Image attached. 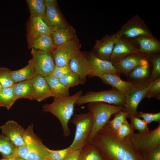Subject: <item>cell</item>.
I'll return each mask as SVG.
<instances>
[{
    "instance_id": "ffe728a7",
    "label": "cell",
    "mask_w": 160,
    "mask_h": 160,
    "mask_svg": "<svg viewBox=\"0 0 160 160\" xmlns=\"http://www.w3.org/2000/svg\"><path fill=\"white\" fill-rule=\"evenodd\" d=\"M145 58H148V57L139 53H134L127 56L113 65L120 74L127 76L130 72L139 66L142 60Z\"/></svg>"
},
{
    "instance_id": "c3c4849f",
    "label": "cell",
    "mask_w": 160,
    "mask_h": 160,
    "mask_svg": "<svg viewBox=\"0 0 160 160\" xmlns=\"http://www.w3.org/2000/svg\"><path fill=\"white\" fill-rule=\"evenodd\" d=\"M3 88L1 86L0 84V92L2 90Z\"/></svg>"
},
{
    "instance_id": "83f0119b",
    "label": "cell",
    "mask_w": 160,
    "mask_h": 160,
    "mask_svg": "<svg viewBox=\"0 0 160 160\" xmlns=\"http://www.w3.org/2000/svg\"><path fill=\"white\" fill-rule=\"evenodd\" d=\"M54 98L70 95L69 88L62 84L59 79L52 75L45 77Z\"/></svg>"
},
{
    "instance_id": "ee69618b",
    "label": "cell",
    "mask_w": 160,
    "mask_h": 160,
    "mask_svg": "<svg viewBox=\"0 0 160 160\" xmlns=\"http://www.w3.org/2000/svg\"><path fill=\"white\" fill-rule=\"evenodd\" d=\"M80 151L72 150L66 156L64 160H80Z\"/></svg>"
},
{
    "instance_id": "5bb4252c",
    "label": "cell",
    "mask_w": 160,
    "mask_h": 160,
    "mask_svg": "<svg viewBox=\"0 0 160 160\" xmlns=\"http://www.w3.org/2000/svg\"><path fill=\"white\" fill-rule=\"evenodd\" d=\"M139 53L138 48L127 40L117 38L110 57V62L113 65L131 54Z\"/></svg>"
},
{
    "instance_id": "e0dca14e",
    "label": "cell",
    "mask_w": 160,
    "mask_h": 160,
    "mask_svg": "<svg viewBox=\"0 0 160 160\" xmlns=\"http://www.w3.org/2000/svg\"><path fill=\"white\" fill-rule=\"evenodd\" d=\"M93 68V72L90 77L99 78L105 73H113L120 75L117 69L110 61L99 59L91 52L84 53Z\"/></svg>"
},
{
    "instance_id": "8fae6325",
    "label": "cell",
    "mask_w": 160,
    "mask_h": 160,
    "mask_svg": "<svg viewBox=\"0 0 160 160\" xmlns=\"http://www.w3.org/2000/svg\"><path fill=\"white\" fill-rule=\"evenodd\" d=\"M151 71L148 58L143 59L140 64L128 75L129 81L134 87L145 88L148 87L150 81Z\"/></svg>"
},
{
    "instance_id": "2e32d148",
    "label": "cell",
    "mask_w": 160,
    "mask_h": 160,
    "mask_svg": "<svg viewBox=\"0 0 160 160\" xmlns=\"http://www.w3.org/2000/svg\"><path fill=\"white\" fill-rule=\"evenodd\" d=\"M148 87L143 88L134 87L127 92L124 95V111L128 113V118L136 116L138 106L145 98Z\"/></svg>"
},
{
    "instance_id": "4316f807",
    "label": "cell",
    "mask_w": 160,
    "mask_h": 160,
    "mask_svg": "<svg viewBox=\"0 0 160 160\" xmlns=\"http://www.w3.org/2000/svg\"><path fill=\"white\" fill-rule=\"evenodd\" d=\"M10 75L15 84L32 80L37 75L31 59L25 67L19 70L11 71Z\"/></svg>"
},
{
    "instance_id": "52a82bcc",
    "label": "cell",
    "mask_w": 160,
    "mask_h": 160,
    "mask_svg": "<svg viewBox=\"0 0 160 160\" xmlns=\"http://www.w3.org/2000/svg\"><path fill=\"white\" fill-rule=\"evenodd\" d=\"M129 139L134 149L143 158L146 153L160 146V123L146 133H134Z\"/></svg>"
},
{
    "instance_id": "d6986e66",
    "label": "cell",
    "mask_w": 160,
    "mask_h": 160,
    "mask_svg": "<svg viewBox=\"0 0 160 160\" xmlns=\"http://www.w3.org/2000/svg\"><path fill=\"white\" fill-rule=\"evenodd\" d=\"M42 18L44 22L53 30L66 28L69 25L57 5L47 7L45 15Z\"/></svg>"
},
{
    "instance_id": "f35d334b",
    "label": "cell",
    "mask_w": 160,
    "mask_h": 160,
    "mask_svg": "<svg viewBox=\"0 0 160 160\" xmlns=\"http://www.w3.org/2000/svg\"><path fill=\"white\" fill-rule=\"evenodd\" d=\"M152 69L151 72L150 81H153L160 78V54L154 55L151 58Z\"/></svg>"
},
{
    "instance_id": "d4e9b609",
    "label": "cell",
    "mask_w": 160,
    "mask_h": 160,
    "mask_svg": "<svg viewBox=\"0 0 160 160\" xmlns=\"http://www.w3.org/2000/svg\"><path fill=\"white\" fill-rule=\"evenodd\" d=\"M53 42L57 47L62 45L77 37L76 30L69 25L65 28L54 30L51 33Z\"/></svg>"
},
{
    "instance_id": "4dcf8cb0",
    "label": "cell",
    "mask_w": 160,
    "mask_h": 160,
    "mask_svg": "<svg viewBox=\"0 0 160 160\" xmlns=\"http://www.w3.org/2000/svg\"><path fill=\"white\" fill-rule=\"evenodd\" d=\"M16 148L5 135H0V153L3 158L9 159L15 155Z\"/></svg>"
},
{
    "instance_id": "8d00e7d4",
    "label": "cell",
    "mask_w": 160,
    "mask_h": 160,
    "mask_svg": "<svg viewBox=\"0 0 160 160\" xmlns=\"http://www.w3.org/2000/svg\"><path fill=\"white\" fill-rule=\"evenodd\" d=\"M72 150L70 147L60 150L50 149L49 154L44 160H64L67 155Z\"/></svg>"
},
{
    "instance_id": "60d3db41",
    "label": "cell",
    "mask_w": 160,
    "mask_h": 160,
    "mask_svg": "<svg viewBox=\"0 0 160 160\" xmlns=\"http://www.w3.org/2000/svg\"><path fill=\"white\" fill-rule=\"evenodd\" d=\"M136 116L143 118L148 124L153 121L160 123V112L156 113H144L142 111L137 112Z\"/></svg>"
},
{
    "instance_id": "6da1fadb",
    "label": "cell",
    "mask_w": 160,
    "mask_h": 160,
    "mask_svg": "<svg viewBox=\"0 0 160 160\" xmlns=\"http://www.w3.org/2000/svg\"><path fill=\"white\" fill-rule=\"evenodd\" d=\"M89 143L95 145L106 160H143L133 148L129 137L120 139L107 124Z\"/></svg>"
},
{
    "instance_id": "484cf974",
    "label": "cell",
    "mask_w": 160,
    "mask_h": 160,
    "mask_svg": "<svg viewBox=\"0 0 160 160\" xmlns=\"http://www.w3.org/2000/svg\"><path fill=\"white\" fill-rule=\"evenodd\" d=\"M28 42L30 48L46 52H52L57 47L50 34L42 36Z\"/></svg>"
},
{
    "instance_id": "681fc988",
    "label": "cell",
    "mask_w": 160,
    "mask_h": 160,
    "mask_svg": "<svg viewBox=\"0 0 160 160\" xmlns=\"http://www.w3.org/2000/svg\"><path fill=\"white\" fill-rule=\"evenodd\" d=\"M0 160H9V159L7 158H3L2 159H0Z\"/></svg>"
},
{
    "instance_id": "cb8c5ba5",
    "label": "cell",
    "mask_w": 160,
    "mask_h": 160,
    "mask_svg": "<svg viewBox=\"0 0 160 160\" xmlns=\"http://www.w3.org/2000/svg\"><path fill=\"white\" fill-rule=\"evenodd\" d=\"M32 81L36 93L37 101L40 102L49 97H53L45 77L37 75L32 79Z\"/></svg>"
},
{
    "instance_id": "1f68e13d",
    "label": "cell",
    "mask_w": 160,
    "mask_h": 160,
    "mask_svg": "<svg viewBox=\"0 0 160 160\" xmlns=\"http://www.w3.org/2000/svg\"><path fill=\"white\" fill-rule=\"evenodd\" d=\"M31 13V17H43L45 15L46 7L43 0L26 1Z\"/></svg>"
},
{
    "instance_id": "9c48e42d",
    "label": "cell",
    "mask_w": 160,
    "mask_h": 160,
    "mask_svg": "<svg viewBox=\"0 0 160 160\" xmlns=\"http://www.w3.org/2000/svg\"><path fill=\"white\" fill-rule=\"evenodd\" d=\"M31 59L37 75L45 77L52 74L55 66L52 52L31 49Z\"/></svg>"
},
{
    "instance_id": "5b68a950",
    "label": "cell",
    "mask_w": 160,
    "mask_h": 160,
    "mask_svg": "<svg viewBox=\"0 0 160 160\" xmlns=\"http://www.w3.org/2000/svg\"><path fill=\"white\" fill-rule=\"evenodd\" d=\"M71 122L76 127L73 141L69 146L73 150L81 151L88 143L92 131L93 116L89 111L75 114Z\"/></svg>"
},
{
    "instance_id": "603a6c76",
    "label": "cell",
    "mask_w": 160,
    "mask_h": 160,
    "mask_svg": "<svg viewBox=\"0 0 160 160\" xmlns=\"http://www.w3.org/2000/svg\"><path fill=\"white\" fill-rule=\"evenodd\" d=\"M12 87L17 99L24 98L31 100H36V94L32 80L16 83Z\"/></svg>"
},
{
    "instance_id": "ba28073f",
    "label": "cell",
    "mask_w": 160,
    "mask_h": 160,
    "mask_svg": "<svg viewBox=\"0 0 160 160\" xmlns=\"http://www.w3.org/2000/svg\"><path fill=\"white\" fill-rule=\"evenodd\" d=\"M81 47L79 40L77 37L57 47L52 52L55 65L62 66L68 65L72 58L80 51Z\"/></svg>"
},
{
    "instance_id": "ac0fdd59",
    "label": "cell",
    "mask_w": 160,
    "mask_h": 160,
    "mask_svg": "<svg viewBox=\"0 0 160 160\" xmlns=\"http://www.w3.org/2000/svg\"><path fill=\"white\" fill-rule=\"evenodd\" d=\"M53 30L44 22L42 17H30L27 27L28 42L44 35L51 34Z\"/></svg>"
},
{
    "instance_id": "8992f818",
    "label": "cell",
    "mask_w": 160,
    "mask_h": 160,
    "mask_svg": "<svg viewBox=\"0 0 160 160\" xmlns=\"http://www.w3.org/2000/svg\"><path fill=\"white\" fill-rule=\"evenodd\" d=\"M95 102H103L124 107L125 99L124 95L115 88H112V89L108 90L88 91L77 99L75 104L80 106Z\"/></svg>"
},
{
    "instance_id": "e575fe53",
    "label": "cell",
    "mask_w": 160,
    "mask_h": 160,
    "mask_svg": "<svg viewBox=\"0 0 160 160\" xmlns=\"http://www.w3.org/2000/svg\"><path fill=\"white\" fill-rule=\"evenodd\" d=\"M11 71L6 68L0 67V84L3 88L12 87L15 84L11 77Z\"/></svg>"
},
{
    "instance_id": "f546056e",
    "label": "cell",
    "mask_w": 160,
    "mask_h": 160,
    "mask_svg": "<svg viewBox=\"0 0 160 160\" xmlns=\"http://www.w3.org/2000/svg\"><path fill=\"white\" fill-rule=\"evenodd\" d=\"M17 100L12 87L4 88L0 92V107L8 110Z\"/></svg>"
},
{
    "instance_id": "f6af8a7d",
    "label": "cell",
    "mask_w": 160,
    "mask_h": 160,
    "mask_svg": "<svg viewBox=\"0 0 160 160\" xmlns=\"http://www.w3.org/2000/svg\"><path fill=\"white\" fill-rule=\"evenodd\" d=\"M43 1L46 7L57 5V1L56 0H43Z\"/></svg>"
},
{
    "instance_id": "7bdbcfd3",
    "label": "cell",
    "mask_w": 160,
    "mask_h": 160,
    "mask_svg": "<svg viewBox=\"0 0 160 160\" xmlns=\"http://www.w3.org/2000/svg\"><path fill=\"white\" fill-rule=\"evenodd\" d=\"M143 159V160H160V146L146 153Z\"/></svg>"
},
{
    "instance_id": "9a60e30c",
    "label": "cell",
    "mask_w": 160,
    "mask_h": 160,
    "mask_svg": "<svg viewBox=\"0 0 160 160\" xmlns=\"http://www.w3.org/2000/svg\"><path fill=\"white\" fill-rule=\"evenodd\" d=\"M2 133L7 137L16 148L25 145V129L14 120H9L0 126Z\"/></svg>"
},
{
    "instance_id": "f1b7e54d",
    "label": "cell",
    "mask_w": 160,
    "mask_h": 160,
    "mask_svg": "<svg viewBox=\"0 0 160 160\" xmlns=\"http://www.w3.org/2000/svg\"><path fill=\"white\" fill-rule=\"evenodd\" d=\"M80 160H106L94 144L88 143L80 151Z\"/></svg>"
},
{
    "instance_id": "74e56055",
    "label": "cell",
    "mask_w": 160,
    "mask_h": 160,
    "mask_svg": "<svg viewBox=\"0 0 160 160\" xmlns=\"http://www.w3.org/2000/svg\"><path fill=\"white\" fill-rule=\"evenodd\" d=\"M130 118V124L133 130H137L141 134L146 133L149 131L147 124L143 120L136 116H132Z\"/></svg>"
},
{
    "instance_id": "7c38bea8",
    "label": "cell",
    "mask_w": 160,
    "mask_h": 160,
    "mask_svg": "<svg viewBox=\"0 0 160 160\" xmlns=\"http://www.w3.org/2000/svg\"><path fill=\"white\" fill-rule=\"evenodd\" d=\"M69 65L72 71L79 76L82 84L86 82L87 77H90L92 74V66L84 53L81 51L72 58Z\"/></svg>"
},
{
    "instance_id": "7a4b0ae2",
    "label": "cell",
    "mask_w": 160,
    "mask_h": 160,
    "mask_svg": "<svg viewBox=\"0 0 160 160\" xmlns=\"http://www.w3.org/2000/svg\"><path fill=\"white\" fill-rule=\"evenodd\" d=\"M82 93V91L80 90L71 95L54 98L51 103L44 104L42 106L44 112H49L58 119L65 136H68L70 134L69 121L73 115L76 101Z\"/></svg>"
},
{
    "instance_id": "277c9868",
    "label": "cell",
    "mask_w": 160,
    "mask_h": 160,
    "mask_svg": "<svg viewBox=\"0 0 160 160\" xmlns=\"http://www.w3.org/2000/svg\"><path fill=\"white\" fill-rule=\"evenodd\" d=\"M88 109L93 116L92 127L89 143L96 134L107 123L112 115L125 110L123 106L101 102L88 103Z\"/></svg>"
},
{
    "instance_id": "7dc6e473",
    "label": "cell",
    "mask_w": 160,
    "mask_h": 160,
    "mask_svg": "<svg viewBox=\"0 0 160 160\" xmlns=\"http://www.w3.org/2000/svg\"><path fill=\"white\" fill-rule=\"evenodd\" d=\"M15 158L17 160H26L23 158H21L16 156L15 155Z\"/></svg>"
},
{
    "instance_id": "836d02e7",
    "label": "cell",
    "mask_w": 160,
    "mask_h": 160,
    "mask_svg": "<svg viewBox=\"0 0 160 160\" xmlns=\"http://www.w3.org/2000/svg\"><path fill=\"white\" fill-rule=\"evenodd\" d=\"M59 79L62 84L69 88L82 84L79 76L72 71Z\"/></svg>"
},
{
    "instance_id": "bcb514c9",
    "label": "cell",
    "mask_w": 160,
    "mask_h": 160,
    "mask_svg": "<svg viewBox=\"0 0 160 160\" xmlns=\"http://www.w3.org/2000/svg\"><path fill=\"white\" fill-rule=\"evenodd\" d=\"M8 159L9 160H17L15 158V155Z\"/></svg>"
},
{
    "instance_id": "7402d4cb",
    "label": "cell",
    "mask_w": 160,
    "mask_h": 160,
    "mask_svg": "<svg viewBox=\"0 0 160 160\" xmlns=\"http://www.w3.org/2000/svg\"><path fill=\"white\" fill-rule=\"evenodd\" d=\"M100 78L104 83L112 86V88H115L124 95L134 87L131 82L122 80L120 75L115 74H104Z\"/></svg>"
},
{
    "instance_id": "d6a6232c",
    "label": "cell",
    "mask_w": 160,
    "mask_h": 160,
    "mask_svg": "<svg viewBox=\"0 0 160 160\" xmlns=\"http://www.w3.org/2000/svg\"><path fill=\"white\" fill-rule=\"evenodd\" d=\"M115 114L113 119L109 121L107 124L116 132L127 120V118H128V113L125 111L122 110L119 111Z\"/></svg>"
},
{
    "instance_id": "4fadbf2b",
    "label": "cell",
    "mask_w": 160,
    "mask_h": 160,
    "mask_svg": "<svg viewBox=\"0 0 160 160\" xmlns=\"http://www.w3.org/2000/svg\"><path fill=\"white\" fill-rule=\"evenodd\" d=\"M117 38L115 33L105 35L101 39L96 40L90 52L97 58L110 61V57Z\"/></svg>"
},
{
    "instance_id": "3957f363",
    "label": "cell",
    "mask_w": 160,
    "mask_h": 160,
    "mask_svg": "<svg viewBox=\"0 0 160 160\" xmlns=\"http://www.w3.org/2000/svg\"><path fill=\"white\" fill-rule=\"evenodd\" d=\"M24 139L25 145L16 148L17 156L26 160H44L50 149L34 132L32 124L25 129Z\"/></svg>"
},
{
    "instance_id": "b9f144b4",
    "label": "cell",
    "mask_w": 160,
    "mask_h": 160,
    "mask_svg": "<svg viewBox=\"0 0 160 160\" xmlns=\"http://www.w3.org/2000/svg\"><path fill=\"white\" fill-rule=\"evenodd\" d=\"M71 72L69 64L62 66L55 65L51 75L60 79Z\"/></svg>"
},
{
    "instance_id": "ab89813d",
    "label": "cell",
    "mask_w": 160,
    "mask_h": 160,
    "mask_svg": "<svg viewBox=\"0 0 160 160\" xmlns=\"http://www.w3.org/2000/svg\"><path fill=\"white\" fill-rule=\"evenodd\" d=\"M120 139H124L129 137L134 133L131 125L126 120L116 132Z\"/></svg>"
},
{
    "instance_id": "30bf717a",
    "label": "cell",
    "mask_w": 160,
    "mask_h": 160,
    "mask_svg": "<svg viewBox=\"0 0 160 160\" xmlns=\"http://www.w3.org/2000/svg\"><path fill=\"white\" fill-rule=\"evenodd\" d=\"M115 34L118 38L123 36L134 38L141 36H153L145 22L137 15L133 16Z\"/></svg>"
},
{
    "instance_id": "d590c367",
    "label": "cell",
    "mask_w": 160,
    "mask_h": 160,
    "mask_svg": "<svg viewBox=\"0 0 160 160\" xmlns=\"http://www.w3.org/2000/svg\"><path fill=\"white\" fill-rule=\"evenodd\" d=\"M151 98L154 97L160 99V78L151 82L146 93L145 98Z\"/></svg>"
},
{
    "instance_id": "44dd1931",
    "label": "cell",
    "mask_w": 160,
    "mask_h": 160,
    "mask_svg": "<svg viewBox=\"0 0 160 160\" xmlns=\"http://www.w3.org/2000/svg\"><path fill=\"white\" fill-rule=\"evenodd\" d=\"M133 39L139 46V53L148 57L160 51V41L153 36H141Z\"/></svg>"
}]
</instances>
